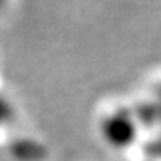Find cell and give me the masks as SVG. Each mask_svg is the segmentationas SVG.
Wrapping results in <instances>:
<instances>
[{
  "instance_id": "cell-2",
  "label": "cell",
  "mask_w": 161,
  "mask_h": 161,
  "mask_svg": "<svg viewBox=\"0 0 161 161\" xmlns=\"http://www.w3.org/2000/svg\"><path fill=\"white\" fill-rule=\"evenodd\" d=\"M5 114H7V107L3 105V102L0 100V123H2V122L5 120V117H7Z\"/></svg>"
},
{
  "instance_id": "cell-1",
  "label": "cell",
  "mask_w": 161,
  "mask_h": 161,
  "mask_svg": "<svg viewBox=\"0 0 161 161\" xmlns=\"http://www.w3.org/2000/svg\"><path fill=\"white\" fill-rule=\"evenodd\" d=\"M102 131H104V138L108 145L114 148H123L133 143L136 130L131 119L127 114L117 112L108 115L107 119L102 122Z\"/></svg>"
}]
</instances>
